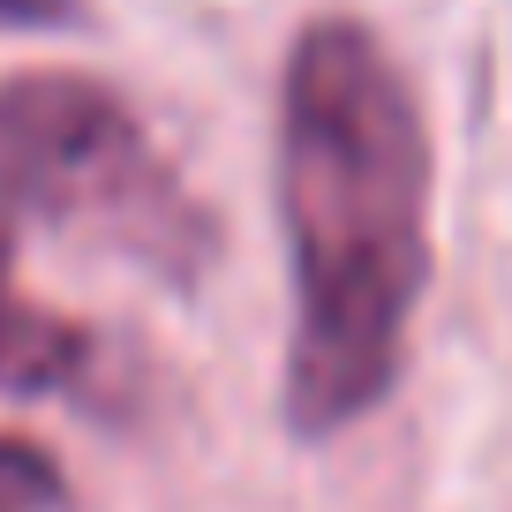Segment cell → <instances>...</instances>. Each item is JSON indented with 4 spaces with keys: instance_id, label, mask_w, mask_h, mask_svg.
<instances>
[{
    "instance_id": "cell-2",
    "label": "cell",
    "mask_w": 512,
    "mask_h": 512,
    "mask_svg": "<svg viewBox=\"0 0 512 512\" xmlns=\"http://www.w3.org/2000/svg\"><path fill=\"white\" fill-rule=\"evenodd\" d=\"M0 219L106 234L189 279L204 264V211L159 159L121 91L68 68L0 83Z\"/></svg>"
},
{
    "instance_id": "cell-4",
    "label": "cell",
    "mask_w": 512,
    "mask_h": 512,
    "mask_svg": "<svg viewBox=\"0 0 512 512\" xmlns=\"http://www.w3.org/2000/svg\"><path fill=\"white\" fill-rule=\"evenodd\" d=\"M0 512H68V482L31 437H0Z\"/></svg>"
},
{
    "instance_id": "cell-3",
    "label": "cell",
    "mask_w": 512,
    "mask_h": 512,
    "mask_svg": "<svg viewBox=\"0 0 512 512\" xmlns=\"http://www.w3.org/2000/svg\"><path fill=\"white\" fill-rule=\"evenodd\" d=\"M83 362H91V339H83L68 317L38 309L31 294L16 287L8 219H0V392L46 400V392H68V384H83Z\"/></svg>"
},
{
    "instance_id": "cell-5",
    "label": "cell",
    "mask_w": 512,
    "mask_h": 512,
    "mask_svg": "<svg viewBox=\"0 0 512 512\" xmlns=\"http://www.w3.org/2000/svg\"><path fill=\"white\" fill-rule=\"evenodd\" d=\"M76 23V0H0V31H61Z\"/></svg>"
},
{
    "instance_id": "cell-1",
    "label": "cell",
    "mask_w": 512,
    "mask_h": 512,
    "mask_svg": "<svg viewBox=\"0 0 512 512\" xmlns=\"http://www.w3.org/2000/svg\"><path fill=\"white\" fill-rule=\"evenodd\" d=\"M279 226L294 272L287 430L324 445L392 400L430 287V128L354 16H317L287 53Z\"/></svg>"
}]
</instances>
